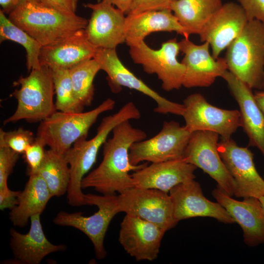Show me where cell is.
I'll return each mask as SVG.
<instances>
[{
    "label": "cell",
    "instance_id": "cell-24",
    "mask_svg": "<svg viewBox=\"0 0 264 264\" xmlns=\"http://www.w3.org/2000/svg\"><path fill=\"white\" fill-rule=\"evenodd\" d=\"M221 77L239 105L241 127L249 138V145L257 148L264 156V115L255 101L252 88L228 70Z\"/></svg>",
    "mask_w": 264,
    "mask_h": 264
},
{
    "label": "cell",
    "instance_id": "cell-37",
    "mask_svg": "<svg viewBox=\"0 0 264 264\" xmlns=\"http://www.w3.org/2000/svg\"><path fill=\"white\" fill-rule=\"evenodd\" d=\"M44 4L58 10L76 14L79 0H39Z\"/></svg>",
    "mask_w": 264,
    "mask_h": 264
},
{
    "label": "cell",
    "instance_id": "cell-41",
    "mask_svg": "<svg viewBox=\"0 0 264 264\" xmlns=\"http://www.w3.org/2000/svg\"><path fill=\"white\" fill-rule=\"evenodd\" d=\"M254 96L258 106L264 115V90L256 91Z\"/></svg>",
    "mask_w": 264,
    "mask_h": 264
},
{
    "label": "cell",
    "instance_id": "cell-8",
    "mask_svg": "<svg viewBox=\"0 0 264 264\" xmlns=\"http://www.w3.org/2000/svg\"><path fill=\"white\" fill-rule=\"evenodd\" d=\"M180 51L176 38L163 43L161 48L154 50L143 41L130 46L129 53L133 62L141 65L148 74H155L167 91L178 89L182 86L185 66L177 60Z\"/></svg>",
    "mask_w": 264,
    "mask_h": 264
},
{
    "label": "cell",
    "instance_id": "cell-5",
    "mask_svg": "<svg viewBox=\"0 0 264 264\" xmlns=\"http://www.w3.org/2000/svg\"><path fill=\"white\" fill-rule=\"evenodd\" d=\"M19 86L12 93L17 101L16 110L3 121V125L24 120L29 123L41 122L57 111L51 70L45 66L32 69L26 77L14 82Z\"/></svg>",
    "mask_w": 264,
    "mask_h": 264
},
{
    "label": "cell",
    "instance_id": "cell-39",
    "mask_svg": "<svg viewBox=\"0 0 264 264\" xmlns=\"http://www.w3.org/2000/svg\"><path fill=\"white\" fill-rule=\"evenodd\" d=\"M133 0H102V1L115 5L125 14H128L131 10Z\"/></svg>",
    "mask_w": 264,
    "mask_h": 264
},
{
    "label": "cell",
    "instance_id": "cell-10",
    "mask_svg": "<svg viewBox=\"0 0 264 264\" xmlns=\"http://www.w3.org/2000/svg\"><path fill=\"white\" fill-rule=\"evenodd\" d=\"M117 196L120 212L154 223L166 232L177 224L168 193L157 189L132 187Z\"/></svg>",
    "mask_w": 264,
    "mask_h": 264
},
{
    "label": "cell",
    "instance_id": "cell-12",
    "mask_svg": "<svg viewBox=\"0 0 264 264\" xmlns=\"http://www.w3.org/2000/svg\"><path fill=\"white\" fill-rule=\"evenodd\" d=\"M182 115L186 129L191 132L207 131L228 139L241 127L239 110L222 109L209 104L200 93H193L183 101Z\"/></svg>",
    "mask_w": 264,
    "mask_h": 264
},
{
    "label": "cell",
    "instance_id": "cell-20",
    "mask_svg": "<svg viewBox=\"0 0 264 264\" xmlns=\"http://www.w3.org/2000/svg\"><path fill=\"white\" fill-rule=\"evenodd\" d=\"M41 214L30 217L28 232L22 234L11 228L10 246L13 258L3 261L4 264H39L51 253L64 251V244H54L46 237L41 222Z\"/></svg>",
    "mask_w": 264,
    "mask_h": 264
},
{
    "label": "cell",
    "instance_id": "cell-29",
    "mask_svg": "<svg viewBox=\"0 0 264 264\" xmlns=\"http://www.w3.org/2000/svg\"><path fill=\"white\" fill-rule=\"evenodd\" d=\"M10 40L22 45L26 52L28 72L41 66L39 61L42 45L27 33L12 22L0 10V42Z\"/></svg>",
    "mask_w": 264,
    "mask_h": 264
},
{
    "label": "cell",
    "instance_id": "cell-33",
    "mask_svg": "<svg viewBox=\"0 0 264 264\" xmlns=\"http://www.w3.org/2000/svg\"><path fill=\"white\" fill-rule=\"evenodd\" d=\"M19 157L20 154L11 149L0 146V190L8 188V178Z\"/></svg>",
    "mask_w": 264,
    "mask_h": 264
},
{
    "label": "cell",
    "instance_id": "cell-40",
    "mask_svg": "<svg viewBox=\"0 0 264 264\" xmlns=\"http://www.w3.org/2000/svg\"><path fill=\"white\" fill-rule=\"evenodd\" d=\"M26 0H0L1 10L5 13L9 14L18 5Z\"/></svg>",
    "mask_w": 264,
    "mask_h": 264
},
{
    "label": "cell",
    "instance_id": "cell-11",
    "mask_svg": "<svg viewBox=\"0 0 264 264\" xmlns=\"http://www.w3.org/2000/svg\"><path fill=\"white\" fill-rule=\"evenodd\" d=\"M93 58L98 62L101 70L107 74V80L113 93L119 92L122 87L133 89L155 102V112L182 115L184 109L183 104L167 99L137 78L122 64L117 56L116 49L98 48Z\"/></svg>",
    "mask_w": 264,
    "mask_h": 264
},
{
    "label": "cell",
    "instance_id": "cell-2",
    "mask_svg": "<svg viewBox=\"0 0 264 264\" xmlns=\"http://www.w3.org/2000/svg\"><path fill=\"white\" fill-rule=\"evenodd\" d=\"M140 117V112L136 105L132 101L129 102L116 113L102 119L93 138L89 140H87V136L80 138L64 154L70 169V181L66 193L69 205H86L81 186L82 180L95 163L100 148L114 128L122 122L139 119Z\"/></svg>",
    "mask_w": 264,
    "mask_h": 264
},
{
    "label": "cell",
    "instance_id": "cell-27",
    "mask_svg": "<svg viewBox=\"0 0 264 264\" xmlns=\"http://www.w3.org/2000/svg\"><path fill=\"white\" fill-rule=\"evenodd\" d=\"M222 4L221 0H176L170 9L189 35H199Z\"/></svg>",
    "mask_w": 264,
    "mask_h": 264
},
{
    "label": "cell",
    "instance_id": "cell-6",
    "mask_svg": "<svg viewBox=\"0 0 264 264\" xmlns=\"http://www.w3.org/2000/svg\"><path fill=\"white\" fill-rule=\"evenodd\" d=\"M114 106L115 101L108 98L86 112L57 110L40 122L36 138L50 149L65 154L78 139L88 136L89 129L100 114L113 110Z\"/></svg>",
    "mask_w": 264,
    "mask_h": 264
},
{
    "label": "cell",
    "instance_id": "cell-35",
    "mask_svg": "<svg viewBox=\"0 0 264 264\" xmlns=\"http://www.w3.org/2000/svg\"><path fill=\"white\" fill-rule=\"evenodd\" d=\"M171 2V0H133L129 14L170 9Z\"/></svg>",
    "mask_w": 264,
    "mask_h": 264
},
{
    "label": "cell",
    "instance_id": "cell-30",
    "mask_svg": "<svg viewBox=\"0 0 264 264\" xmlns=\"http://www.w3.org/2000/svg\"><path fill=\"white\" fill-rule=\"evenodd\" d=\"M101 70L94 59L86 60L69 69L74 95L85 106H90L94 97V79Z\"/></svg>",
    "mask_w": 264,
    "mask_h": 264
},
{
    "label": "cell",
    "instance_id": "cell-7",
    "mask_svg": "<svg viewBox=\"0 0 264 264\" xmlns=\"http://www.w3.org/2000/svg\"><path fill=\"white\" fill-rule=\"evenodd\" d=\"M84 197L86 205L96 206L98 208L97 212L86 217L80 212L70 213L61 211L53 222L56 225L74 227L82 232L92 242L96 258L103 259L107 255L104 246L107 231L113 217L120 213L117 196L87 194Z\"/></svg>",
    "mask_w": 264,
    "mask_h": 264
},
{
    "label": "cell",
    "instance_id": "cell-14",
    "mask_svg": "<svg viewBox=\"0 0 264 264\" xmlns=\"http://www.w3.org/2000/svg\"><path fill=\"white\" fill-rule=\"evenodd\" d=\"M220 157L233 178L237 198L264 196V179L257 171L253 154L247 147L237 145L231 138L221 139L218 144Z\"/></svg>",
    "mask_w": 264,
    "mask_h": 264
},
{
    "label": "cell",
    "instance_id": "cell-3",
    "mask_svg": "<svg viewBox=\"0 0 264 264\" xmlns=\"http://www.w3.org/2000/svg\"><path fill=\"white\" fill-rule=\"evenodd\" d=\"M9 19L42 46L85 29L88 20L76 14L48 6L39 0H26L12 10Z\"/></svg>",
    "mask_w": 264,
    "mask_h": 264
},
{
    "label": "cell",
    "instance_id": "cell-25",
    "mask_svg": "<svg viewBox=\"0 0 264 264\" xmlns=\"http://www.w3.org/2000/svg\"><path fill=\"white\" fill-rule=\"evenodd\" d=\"M157 31H175L185 38L189 36L171 9L129 14L126 17L125 42L129 47L137 45Z\"/></svg>",
    "mask_w": 264,
    "mask_h": 264
},
{
    "label": "cell",
    "instance_id": "cell-15",
    "mask_svg": "<svg viewBox=\"0 0 264 264\" xmlns=\"http://www.w3.org/2000/svg\"><path fill=\"white\" fill-rule=\"evenodd\" d=\"M178 44L184 55L181 62L185 66L182 84L185 88L209 87L228 70L224 58L216 59L211 55L208 42L198 45L184 38Z\"/></svg>",
    "mask_w": 264,
    "mask_h": 264
},
{
    "label": "cell",
    "instance_id": "cell-9",
    "mask_svg": "<svg viewBox=\"0 0 264 264\" xmlns=\"http://www.w3.org/2000/svg\"><path fill=\"white\" fill-rule=\"evenodd\" d=\"M191 134L176 121H164L157 134L131 145L130 162L136 165L143 161L156 163L182 158Z\"/></svg>",
    "mask_w": 264,
    "mask_h": 264
},
{
    "label": "cell",
    "instance_id": "cell-21",
    "mask_svg": "<svg viewBox=\"0 0 264 264\" xmlns=\"http://www.w3.org/2000/svg\"><path fill=\"white\" fill-rule=\"evenodd\" d=\"M98 48L88 40L85 29L77 30L41 48L40 65L51 69H70L94 57Z\"/></svg>",
    "mask_w": 264,
    "mask_h": 264
},
{
    "label": "cell",
    "instance_id": "cell-28",
    "mask_svg": "<svg viewBox=\"0 0 264 264\" xmlns=\"http://www.w3.org/2000/svg\"><path fill=\"white\" fill-rule=\"evenodd\" d=\"M37 173L46 182L53 197L67 193L70 169L64 154L51 149L45 150L43 161Z\"/></svg>",
    "mask_w": 264,
    "mask_h": 264
},
{
    "label": "cell",
    "instance_id": "cell-13",
    "mask_svg": "<svg viewBox=\"0 0 264 264\" xmlns=\"http://www.w3.org/2000/svg\"><path fill=\"white\" fill-rule=\"evenodd\" d=\"M219 136L207 131L192 132L182 159L202 169L217 182L219 188L232 197L235 184L219 152Z\"/></svg>",
    "mask_w": 264,
    "mask_h": 264
},
{
    "label": "cell",
    "instance_id": "cell-26",
    "mask_svg": "<svg viewBox=\"0 0 264 264\" xmlns=\"http://www.w3.org/2000/svg\"><path fill=\"white\" fill-rule=\"evenodd\" d=\"M28 175L17 205L9 213V220L16 227H25L31 216L41 214L53 197L46 182L38 173Z\"/></svg>",
    "mask_w": 264,
    "mask_h": 264
},
{
    "label": "cell",
    "instance_id": "cell-36",
    "mask_svg": "<svg viewBox=\"0 0 264 264\" xmlns=\"http://www.w3.org/2000/svg\"><path fill=\"white\" fill-rule=\"evenodd\" d=\"M249 21L257 20L264 23V0H237Z\"/></svg>",
    "mask_w": 264,
    "mask_h": 264
},
{
    "label": "cell",
    "instance_id": "cell-18",
    "mask_svg": "<svg viewBox=\"0 0 264 264\" xmlns=\"http://www.w3.org/2000/svg\"><path fill=\"white\" fill-rule=\"evenodd\" d=\"M248 21L239 4L227 2L210 19L198 35L201 42L209 43L212 55L217 59L240 34Z\"/></svg>",
    "mask_w": 264,
    "mask_h": 264
},
{
    "label": "cell",
    "instance_id": "cell-34",
    "mask_svg": "<svg viewBox=\"0 0 264 264\" xmlns=\"http://www.w3.org/2000/svg\"><path fill=\"white\" fill-rule=\"evenodd\" d=\"M45 146L38 139L30 145L23 153L24 158L28 169V175L38 171L44 157Z\"/></svg>",
    "mask_w": 264,
    "mask_h": 264
},
{
    "label": "cell",
    "instance_id": "cell-31",
    "mask_svg": "<svg viewBox=\"0 0 264 264\" xmlns=\"http://www.w3.org/2000/svg\"><path fill=\"white\" fill-rule=\"evenodd\" d=\"M51 70L56 94V110L64 112H83L85 106L74 95L69 69Z\"/></svg>",
    "mask_w": 264,
    "mask_h": 264
},
{
    "label": "cell",
    "instance_id": "cell-1",
    "mask_svg": "<svg viewBox=\"0 0 264 264\" xmlns=\"http://www.w3.org/2000/svg\"><path fill=\"white\" fill-rule=\"evenodd\" d=\"M103 147V159L95 169L87 174L81 182L82 189L93 188L102 195L121 193L134 187L131 171H136L147 166L144 163L132 165L130 160L131 145L147 137L143 130L133 127L130 120L117 125L112 131Z\"/></svg>",
    "mask_w": 264,
    "mask_h": 264
},
{
    "label": "cell",
    "instance_id": "cell-42",
    "mask_svg": "<svg viewBox=\"0 0 264 264\" xmlns=\"http://www.w3.org/2000/svg\"><path fill=\"white\" fill-rule=\"evenodd\" d=\"M259 199L262 204V205L264 210V196L260 197Z\"/></svg>",
    "mask_w": 264,
    "mask_h": 264
},
{
    "label": "cell",
    "instance_id": "cell-4",
    "mask_svg": "<svg viewBox=\"0 0 264 264\" xmlns=\"http://www.w3.org/2000/svg\"><path fill=\"white\" fill-rule=\"evenodd\" d=\"M224 58L228 70L250 88L262 89L264 73V23L249 21L229 45Z\"/></svg>",
    "mask_w": 264,
    "mask_h": 264
},
{
    "label": "cell",
    "instance_id": "cell-23",
    "mask_svg": "<svg viewBox=\"0 0 264 264\" xmlns=\"http://www.w3.org/2000/svg\"><path fill=\"white\" fill-rule=\"evenodd\" d=\"M197 168L182 158L152 163L132 174L134 187L157 189L166 193L175 186L194 180Z\"/></svg>",
    "mask_w": 264,
    "mask_h": 264
},
{
    "label": "cell",
    "instance_id": "cell-44",
    "mask_svg": "<svg viewBox=\"0 0 264 264\" xmlns=\"http://www.w3.org/2000/svg\"><path fill=\"white\" fill-rule=\"evenodd\" d=\"M174 0H171V1H174Z\"/></svg>",
    "mask_w": 264,
    "mask_h": 264
},
{
    "label": "cell",
    "instance_id": "cell-16",
    "mask_svg": "<svg viewBox=\"0 0 264 264\" xmlns=\"http://www.w3.org/2000/svg\"><path fill=\"white\" fill-rule=\"evenodd\" d=\"M165 232L154 223L126 214L120 224L119 242L137 261H153L158 256Z\"/></svg>",
    "mask_w": 264,
    "mask_h": 264
},
{
    "label": "cell",
    "instance_id": "cell-32",
    "mask_svg": "<svg viewBox=\"0 0 264 264\" xmlns=\"http://www.w3.org/2000/svg\"><path fill=\"white\" fill-rule=\"evenodd\" d=\"M35 138L31 131L23 128L8 132L0 129V146L8 147L20 154H23Z\"/></svg>",
    "mask_w": 264,
    "mask_h": 264
},
{
    "label": "cell",
    "instance_id": "cell-19",
    "mask_svg": "<svg viewBox=\"0 0 264 264\" xmlns=\"http://www.w3.org/2000/svg\"><path fill=\"white\" fill-rule=\"evenodd\" d=\"M84 6L92 10L85 30L93 44L98 48L116 49L125 42L126 17L122 11L103 1Z\"/></svg>",
    "mask_w": 264,
    "mask_h": 264
},
{
    "label": "cell",
    "instance_id": "cell-38",
    "mask_svg": "<svg viewBox=\"0 0 264 264\" xmlns=\"http://www.w3.org/2000/svg\"><path fill=\"white\" fill-rule=\"evenodd\" d=\"M21 191H13L9 188L0 190V209H12L17 205Z\"/></svg>",
    "mask_w": 264,
    "mask_h": 264
},
{
    "label": "cell",
    "instance_id": "cell-17",
    "mask_svg": "<svg viewBox=\"0 0 264 264\" xmlns=\"http://www.w3.org/2000/svg\"><path fill=\"white\" fill-rule=\"evenodd\" d=\"M169 195L177 223L181 220L197 217H211L224 223L235 222L220 204L204 197L200 184L194 179L175 186Z\"/></svg>",
    "mask_w": 264,
    "mask_h": 264
},
{
    "label": "cell",
    "instance_id": "cell-43",
    "mask_svg": "<svg viewBox=\"0 0 264 264\" xmlns=\"http://www.w3.org/2000/svg\"><path fill=\"white\" fill-rule=\"evenodd\" d=\"M262 89L264 90V73L263 81V83H262Z\"/></svg>",
    "mask_w": 264,
    "mask_h": 264
},
{
    "label": "cell",
    "instance_id": "cell-22",
    "mask_svg": "<svg viewBox=\"0 0 264 264\" xmlns=\"http://www.w3.org/2000/svg\"><path fill=\"white\" fill-rule=\"evenodd\" d=\"M212 195L240 225L247 245L253 247L264 243V210L259 198L249 197L237 200L218 186Z\"/></svg>",
    "mask_w": 264,
    "mask_h": 264
}]
</instances>
